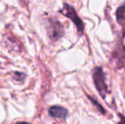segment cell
Returning a JSON list of instances; mask_svg holds the SVG:
<instances>
[{
	"label": "cell",
	"instance_id": "obj_11",
	"mask_svg": "<svg viewBox=\"0 0 125 124\" xmlns=\"http://www.w3.org/2000/svg\"><path fill=\"white\" fill-rule=\"evenodd\" d=\"M0 64H1V63H0Z\"/></svg>",
	"mask_w": 125,
	"mask_h": 124
},
{
	"label": "cell",
	"instance_id": "obj_3",
	"mask_svg": "<svg viewBox=\"0 0 125 124\" xmlns=\"http://www.w3.org/2000/svg\"><path fill=\"white\" fill-rule=\"evenodd\" d=\"M48 23L49 25L48 27H47V31H48L49 37H50V38L52 41H58L60 38H61L64 36V27H63L61 22L58 21L57 20L50 19Z\"/></svg>",
	"mask_w": 125,
	"mask_h": 124
},
{
	"label": "cell",
	"instance_id": "obj_5",
	"mask_svg": "<svg viewBox=\"0 0 125 124\" xmlns=\"http://www.w3.org/2000/svg\"><path fill=\"white\" fill-rule=\"evenodd\" d=\"M49 114L52 117L60 118V119H65L68 116V111L65 107L61 105H53L49 109Z\"/></svg>",
	"mask_w": 125,
	"mask_h": 124
},
{
	"label": "cell",
	"instance_id": "obj_10",
	"mask_svg": "<svg viewBox=\"0 0 125 124\" xmlns=\"http://www.w3.org/2000/svg\"><path fill=\"white\" fill-rule=\"evenodd\" d=\"M15 124H30V123H24V122H21V123H17Z\"/></svg>",
	"mask_w": 125,
	"mask_h": 124
},
{
	"label": "cell",
	"instance_id": "obj_9",
	"mask_svg": "<svg viewBox=\"0 0 125 124\" xmlns=\"http://www.w3.org/2000/svg\"><path fill=\"white\" fill-rule=\"evenodd\" d=\"M118 116L120 117V121H119V123L117 124H125V116L123 114H121V113H119Z\"/></svg>",
	"mask_w": 125,
	"mask_h": 124
},
{
	"label": "cell",
	"instance_id": "obj_7",
	"mask_svg": "<svg viewBox=\"0 0 125 124\" xmlns=\"http://www.w3.org/2000/svg\"><path fill=\"white\" fill-rule=\"evenodd\" d=\"M26 76V73L21 72V71H15V72H13V75H12L13 79L17 82H23L25 80Z\"/></svg>",
	"mask_w": 125,
	"mask_h": 124
},
{
	"label": "cell",
	"instance_id": "obj_6",
	"mask_svg": "<svg viewBox=\"0 0 125 124\" xmlns=\"http://www.w3.org/2000/svg\"><path fill=\"white\" fill-rule=\"evenodd\" d=\"M116 17L117 21L122 27L123 37H125V3L122 4L116 11Z\"/></svg>",
	"mask_w": 125,
	"mask_h": 124
},
{
	"label": "cell",
	"instance_id": "obj_4",
	"mask_svg": "<svg viewBox=\"0 0 125 124\" xmlns=\"http://www.w3.org/2000/svg\"><path fill=\"white\" fill-rule=\"evenodd\" d=\"M112 57L116 60L117 66L118 68H122L125 66V43L124 41L117 43L115 48Z\"/></svg>",
	"mask_w": 125,
	"mask_h": 124
},
{
	"label": "cell",
	"instance_id": "obj_8",
	"mask_svg": "<svg viewBox=\"0 0 125 124\" xmlns=\"http://www.w3.org/2000/svg\"><path fill=\"white\" fill-rule=\"evenodd\" d=\"M88 98H89V100H90L91 102H92V104L94 105H95L96 107L98 108V110H99L100 112L101 113L102 115H105V109H104V108L102 107L101 105H100L99 104V103H98V101H97V100H95V99H94V98L91 97V96H89V95H88Z\"/></svg>",
	"mask_w": 125,
	"mask_h": 124
},
{
	"label": "cell",
	"instance_id": "obj_1",
	"mask_svg": "<svg viewBox=\"0 0 125 124\" xmlns=\"http://www.w3.org/2000/svg\"><path fill=\"white\" fill-rule=\"evenodd\" d=\"M59 12L61 15H64V16L70 19V20L73 21V23L76 26V27H77L78 34L83 35V31H84V24H83V22L82 21V20L80 19V17L78 16L76 10L72 5L65 3L64 4H63V8L61 9V10H60Z\"/></svg>",
	"mask_w": 125,
	"mask_h": 124
},
{
	"label": "cell",
	"instance_id": "obj_2",
	"mask_svg": "<svg viewBox=\"0 0 125 124\" xmlns=\"http://www.w3.org/2000/svg\"><path fill=\"white\" fill-rule=\"evenodd\" d=\"M93 81L95 86L96 90L101 98H105L106 94H108V87L105 83V76L103 70L100 66H96L93 71Z\"/></svg>",
	"mask_w": 125,
	"mask_h": 124
}]
</instances>
